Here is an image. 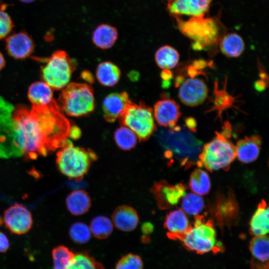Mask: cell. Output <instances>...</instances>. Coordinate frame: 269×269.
<instances>
[{
  "instance_id": "1",
  "label": "cell",
  "mask_w": 269,
  "mask_h": 269,
  "mask_svg": "<svg viewBox=\"0 0 269 269\" xmlns=\"http://www.w3.org/2000/svg\"><path fill=\"white\" fill-rule=\"evenodd\" d=\"M70 123L54 100L30 109L20 106L12 116L13 144L26 157L36 158L60 147L69 136Z\"/></svg>"
},
{
  "instance_id": "2",
  "label": "cell",
  "mask_w": 269,
  "mask_h": 269,
  "mask_svg": "<svg viewBox=\"0 0 269 269\" xmlns=\"http://www.w3.org/2000/svg\"><path fill=\"white\" fill-rule=\"evenodd\" d=\"M157 139L166 158H175L185 168L197 164L202 143L190 131L176 126L163 129L158 133Z\"/></svg>"
},
{
  "instance_id": "3",
  "label": "cell",
  "mask_w": 269,
  "mask_h": 269,
  "mask_svg": "<svg viewBox=\"0 0 269 269\" xmlns=\"http://www.w3.org/2000/svg\"><path fill=\"white\" fill-rule=\"evenodd\" d=\"M97 159L93 150L75 146L67 139L56 154V163L63 175L70 178L81 179Z\"/></svg>"
},
{
  "instance_id": "4",
  "label": "cell",
  "mask_w": 269,
  "mask_h": 269,
  "mask_svg": "<svg viewBox=\"0 0 269 269\" xmlns=\"http://www.w3.org/2000/svg\"><path fill=\"white\" fill-rule=\"evenodd\" d=\"M187 250L199 254L218 253L222 249L217 239V233L212 220L203 215H196L192 225L179 240Z\"/></svg>"
},
{
  "instance_id": "5",
  "label": "cell",
  "mask_w": 269,
  "mask_h": 269,
  "mask_svg": "<svg viewBox=\"0 0 269 269\" xmlns=\"http://www.w3.org/2000/svg\"><path fill=\"white\" fill-rule=\"evenodd\" d=\"M205 144L198 156L197 164L209 171L229 169L236 157L235 145L223 133Z\"/></svg>"
},
{
  "instance_id": "6",
  "label": "cell",
  "mask_w": 269,
  "mask_h": 269,
  "mask_svg": "<svg viewBox=\"0 0 269 269\" xmlns=\"http://www.w3.org/2000/svg\"><path fill=\"white\" fill-rule=\"evenodd\" d=\"M58 104L61 110L69 116L88 115L95 108L93 89L86 83L68 84L63 88Z\"/></svg>"
},
{
  "instance_id": "7",
  "label": "cell",
  "mask_w": 269,
  "mask_h": 269,
  "mask_svg": "<svg viewBox=\"0 0 269 269\" xmlns=\"http://www.w3.org/2000/svg\"><path fill=\"white\" fill-rule=\"evenodd\" d=\"M178 27L181 32L192 40V48L196 50L208 49L219 39V25L213 18L202 16L193 17L186 21L178 19Z\"/></svg>"
},
{
  "instance_id": "8",
  "label": "cell",
  "mask_w": 269,
  "mask_h": 269,
  "mask_svg": "<svg viewBox=\"0 0 269 269\" xmlns=\"http://www.w3.org/2000/svg\"><path fill=\"white\" fill-rule=\"evenodd\" d=\"M118 119L139 140L148 139L156 129L153 110L142 101L137 104L131 100Z\"/></svg>"
},
{
  "instance_id": "9",
  "label": "cell",
  "mask_w": 269,
  "mask_h": 269,
  "mask_svg": "<svg viewBox=\"0 0 269 269\" xmlns=\"http://www.w3.org/2000/svg\"><path fill=\"white\" fill-rule=\"evenodd\" d=\"M76 65L66 52L57 50L46 59L42 67V79L52 89H63L68 84Z\"/></svg>"
},
{
  "instance_id": "10",
  "label": "cell",
  "mask_w": 269,
  "mask_h": 269,
  "mask_svg": "<svg viewBox=\"0 0 269 269\" xmlns=\"http://www.w3.org/2000/svg\"><path fill=\"white\" fill-rule=\"evenodd\" d=\"M3 221L5 227L16 235L27 233L31 229L33 223L30 211L18 203H15L4 211Z\"/></svg>"
},
{
  "instance_id": "11",
  "label": "cell",
  "mask_w": 269,
  "mask_h": 269,
  "mask_svg": "<svg viewBox=\"0 0 269 269\" xmlns=\"http://www.w3.org/2000/svg\"><path fill=\"white\" fill-rule=\"evenodd\" d=\"M186 187L182 183L172 185L161 180L154 183L151 192L161 209H168L176 205L186 194Z\"/></svg>"
},
{
  "instance_id": "12",
  "label": "cell",
  "mask_w": 269,
  "mask_h": 269,
  "mask_svg": "<svg viewBox=\"0 0 269 269\" xmlns=\"http://www.w3.org/2000/svg\"><path fill=\"white\" fill-rule=\"evenodd\" d=\"M208 95V88L203 80L191 77L181 84L178 90V97L184 105L193 107L202 104Z\"/></svg>"
},
{
  "instance_id": "13",
  "label": "cell",
  "mask_w": 269,
  "mask_h": 269,
  "mask_svg": "<svg viewBox=\"0 0 269 269\" xmlns=\"http://www.w3.org/2000/svg\"><path fill=\"white\" fill-rule=\"evenodd\" d=\"M153 113L154 120L159 126L164 128L176 126L181 116L179 106L170 99L157 101L154 106Z\"/></svg>"
},
{
  "instance_id": "14",
  "label": "cell",
  "mask_w": 269,
  "mask_h": 269,
  "mask_svg": "<svg viewBox=\"0 0 269 269\" xmlns=\"http://www.w3.org/2000/svg\"><path fill=\"white\" fill-rule=\"evenodd\" d=\"M34 48L31 37L21 31L8 36L6 40V49L9 55L16 59H23L29 56Z\"/></svg>"
},
{
  "instance_id": "15",
  "label": "cell",
  "mask_w": 269,
  "mask_h": 269,
  "mask_svg": "<svg viewBox=\"0 0 269 269\" xmlns=\"http://www.w3.org/2000/svg\"><path fill=\"white\" fill-rule=\"evenodd\" d=\"M130 101L126 92L112 93L108 95L102 103V110L106 121L110 123L115 122Z\"/></svg>"
},
{
  "instance_id": "16",
  "label": "cell",
  "mask_w": 269,
  "mask_h": 269,
  "mask_svg": "<svg viewBox=\"0 0 269 269\" xmlns=\"http://www.w3.org/2000/svg\"><path fill=\"white\" fill-rule=\"evenodd\" d=\"M212 0H171L167 9L172 14L202 16L209 8Z\"/></svg>"
},
{
  "instance_id": "17",
  "label": "cell",
  "mask_w": 269,
  "mask_h": 269,
  "mask_svg": "<svg viewBox=\"0 0 269 269\" xmlns=\"http://www.w3.org/2000/svg\"><path fill=\"white\" fill-rule=\"evenodd\" d=\"M164 226L169 239L179 240L191 225L184 212L181 209H176L167 214Z\"/></svg>"
},
{
  "instance_id": "18",
  "label": "cell",
  "mask_w": 269,
  "mask_h": 269,
  "mask_svg": "<svg viewBox=\"0 0 269 269\" xmlns=\"http://www.w3.org/2000/svg\"><path fill=\"white\" fill-rule=\"evenodd\" d=\"M262 143V138L259 135L245 136L239 140L235 146L236 156L243 163L253 162L259 156Z\"/></svg>"
},
{
  "instance_id": "19",
  "label": "cell",
  "mask_w": 269,
  "mask_h": 269,
  "mask_svg": "<svg viewBox=\"0 0 269 269\" xmlns=\"http://www.w3.org/2000/svg\"><path fill=\"white\" fill-rule=\"evenodd\" d=\"M112 221L119 230L130 232L136 227L139 218L134 208L128 205H122L114 210L112 215Z\"/></svg>"
},
{
  "instance_id": "20",
  "label": "cell",
  "mask_w": 269,
  "mask_h": 269,
  "mask_svg": "<svg viewBox=\"0 0 269 269\" xmlns=\"http://www.w3.org/2000/svg\"><path fill=\"white\" fill-rule=\"evenodd\" d=\"M269 207L264 200L258 206L250 221V232L254 236L267 235L269 233Z\"/></svg>"
},
{
  "instance_id": "21",
  "label": "cell",
  "mask_w": 269,
  "mask_h": 269,
  "mask_svg": "<svg viewBox=\"0 0 269 269\" xmlns=\"http://www.w3.org/2000/svg\"><path fill=\"white\" fill-rule=\"evenodd\" d=\"M118 37L116 27L107 24L99 25L92 34V41L98 48L107 49L112 47Z\"/></svg>"
},
{
  "instance_id": "22",
  "label": "cell",
  "mask_w": 269,
  "mask_h": 269,
  "mask_svg": "<svg viewBox=\"0 0 269 269\" xmlns=\"http://www.w3.org/2000/svg\"><path fill=\"white\" fill-rule=\"evenodd\" d=\"M28 97L33 106H43L53 100L52 88L44 81L36 82L30 85Z\"/></svg>"
},
{
  "instance_id": "23",
  "label": "cell",
  "mask_w": 269,
  "mask_h": 269,
  "mask_svg": "<svg viewBox=\"0 0 269 269\" xmlns=\"http://www.w3.org/2000/svg\"><path fill=\"white\" fill-rule=\"evenodd\" d=\"M66 204L68 211L73 215H81L90 208L91 202L88 194L82 190H76L67 197Z\"/></svg>"
},
{
  "instance_id": "24",
  "label": "cell",
  "mask_w": 269,
  "mask_h": 269,
  "mask_svg": "<svg viewBox=\"0 0 269 269\" xmlns=\"http://www.w3.org/2000/svg\"><path fill=\"white\" fill-rule=\"evenodd\" d=\"M96 75L101 85L111 87L116 85L119 81L121 70L114 63L110 61H104L98 65Z\"/></svg>"
},
{
  "instance_id": "25",
  "label": "cell",
  "mask_w": 269,
  "mask_h": 269,
  "mask_svg": "<svg viewBox=\"0 0 269 269\" xmlns=\"http://www.w3.org/2000/svg\"><path fill=\"white\" fill-rule=\"evenodd\" d=\"M220 48L222 53L226 56L238 57L244 52L245 43L239 35L231 33L222 38L220 43Z\"/></svg>"
},
{
  "instance_id": "26",
  "label": "cell",
  "mask_w": 269,
  "mask_h": 269,
  "mask_svg": "<svg viewBox=\"0 0 269 269\" xmlns=\"http://www.w3.org/2000/svg\"><path fill=\"white\" fill-rule=\"evenodd\" d=\"M154 57L159 68L163 70H169L174 68L178 64L179 54L172 47L164 45L156 51Z\"/></svg>"
},
{
  "instance_id": "27",
  "label": "cell",
  "mask_w": 269,
  "mask_h": 269,
  "mask_svg": "<svg viewBox=\"0 0 269 269\" xmlns=\"http://www.w3.org/2000/svg\"><path fill=\"white\" fill-rule=\"evenodd\" d=\"M189 186L195 194L204 195L208 194L211 188L209 176L207 172L200 169H195L191 174Z\"/></svg>"
},
{
  "instance_id": "28",
  "label": "cell",
  "mask_w": 269,
  "mask_h": 269,
  "mask_svg": "<svg viewBox=\"0 0 269 269\" xmlns=\"http://www.w3.org/2000/svg\"><path fill=\"white\" fill-rule=\"evenodd\" d=\"M269 245L267 235L254 236L249 246L253 259L261 263H269Z\"/></svg>"
},
{
  "instance_id": "29",
  "label": "cell",
  "mask_w": 269,
  "mask_h": 269,
  "mask_svg": "<svg viewBox=\"0 0 269 269\" xmlns=\"http://www.w3.org/2000/svg\"><path fill=\"white\" fill-rule=\"evenodd\" d=\"M90 229L91 233L96 238L106 239L109 237L113 232V222L107 217L98 216L91 221Z\"/></svg>"
},
{
  "instance_id": "30",
  "label": "cell",
  "mask_w": 269,
  "mask_h": 269,
  "mask_svg": "<svg viewBox=\"0 0 269 269\" xmlns=\"http://www.w3.org/2000/svg\"><path fill=\"white\" fill-rule=\"evenodd\" d=\"M114 137L118 146L124 150L134 148L137 141L136 134L128 127L122 126L115 131Z\"/></svg>"
},
{
  "instance_id": "31",
  "label": "cell",
  "mask_w": 269,
  "mask_h": 269,
  "mask_svg": "<svg viewBox=\"0 0 269 269\" xmlns=\"http://www.w3.org/2000/svg\"><path fill=\"white\" fill-rule=\"evenodd\" d=\"M68 269H104L103 265L86 252L74 254Z\"/></svg>"
},
{
  "instance_id": "32",
  "label": "cell",
  "mask_w": 269,
  "mask_h": 269,
  "mask_svg": "<svg viewBox=\"0 0 269 269\" xmlns=\"http://www.w3.org/2000/svg\"><path fill=\"white\" fill-rule=\"evenodd\" d=\"M182 210L190 215H199L204 208V201L202 197L195 193H188L182 197L181 202Z\"/></svg>"
},
{
  "instance_id": "33",
  "label": "cell",
  "mask_w": 269,
  "mask_h": 269,
  "mask_svg": "<svg viewBox=\"0 0 269 269\" xmlns=\"http://www.w3.org/2000/svg\"><path fill=\"white\" fill-rule=\"evenodd\" d=\"M74 254L67 247L59 246L52 251L53 262V269H68Z\"/></svg>"
},
{
  "instance_id": "34",
  "label": "cell",
  "mask_w": 269,
  "mask_h": 269,
  "mask_svg": "<svg viewBox=\"0 0 269 269\" xmlns=\"http://www.w3.org/2000/svg\"><path fill=\"white\" fill-rule=\"evenodd\" d=\"M69 234L73 242L78 244L87 243L91 236L90 228L82 222L73 223L70 227Z\"/></svg>"
},
{
  "instance_id": "35",
  "label": "cell",
  "mask_w": 269,
  "mask_h": 269,
  "mask_svg": "<svg viewBox=\"0 0 269 269\" xmlns=\"http://www.w3.org/2000/svg\"><path fill=\"white\" fill-rule=\"evenodd\" d=\"M143 262L141 258L134 254L123 256L117 263L115 269H142Z\"/></svg>"
},
{
  "instance_id": "36",
  "label": "cell",
  "mask_w": 269,
  "mask_h": 269,
  "mask_svg": "<svg viewBox=\"0 0 269 269\" xmlns=\"http://www.w3.org/2000/svg\"><path fill=\"white\" fill-rule=\"evenodd\" d=\"M223 202L219 203L218 210L219 211L216 212V214H218V217L221 218L222 223L228 221V218H230L228 215L231 217H233V215H236L237 213V205L235 203L233 199L230 200L229 198L225 199ZM220 220V221H221Z\"/></svg>"
},
{
  "instance_id": "37",
  "label": "cell",
  "mask_w": 269,
  "mask_h": 269,
  "mask_svg": "<svg viewBox=\"0 0 269 269\" xmlns=\"http://www.w3.org/2000/svg\"><path fill=\"white\" fill-rule=\"evenodd\" d=\"M3 9H0V39L7 36L14 26L10 16Z\"/></svg>"
},
{
  "instance_id": "38",
  "label": "cell",
  "mask_w": 269,
  "mask_h": 269,
  "mask_svg": "<svg viewBox=\"0 0 269 269\" xmlns=\"http://www.w3.org/2000/svg\"><path fill=\"white\" fill-rule=\"evenodd\" d=\"M9 242L6 236L0 231V253H5L9 248Z\"/></svg>"
},
{
  "instance_id": "39",
  "label": "cell",
  "mask_w": 269,
  "mask_h": 269,
  "mask_svg": "<svg viewBox=\"0 0 269 269\" xmlns=\"http://www.w3.org/2000/svg\"><path fill=\"white\" fill-rule=\"evenodd\" d=\"M81 135V131L76 126L71 127L70 128L69 136L73 139H78Z\"/></svg>"
},
{
  "instance_id": "40",
  "label": "cell",
  "mask_w": 269,
  "mask_h": 269,
  "mask_svg": "<svg viewBox=\"0 0 269 269\" xmlns=\"http://www.w3.org/2000/svg\"><path fill=\"white\" fill-rule=\"evenodd\" d=\"M251 269H269V263H261L253 260Z\"/></svg>"
},
{
  "instance_id": "41",
  "label": "cell",
  "mask_w": 269,
  "mask_h": 269,
  "mask_svg": "<svg viewBox=\"0 0 269 269\" xmlns=\"http://www.w3.org/2000/svg\"><path fill=\"white\" fill-rule=\"evenodd\" d=\"M82 78L87 82L92 83L94 82V78L92 74L89 71H83L81 74Z\"/></svg>"
},
{
  "instance_id": "42",
  "label": "cell",
  "mask_w": 269,
  "mask_h": 269,
  "mask_svg": "<svg viewBox=\"0 0 269 269\" xmlns=\"http://www.w3.org/2000/svg\"><path fill=\"white\" fill-rule=\"evenodd\" d=\"M142 231L145 234H149L153 230V226L149 223L144 224L142 228Z\"/></svg>"
},
{
  "instance_id": "43",
  "label": "cell",
  "mask_w": 269,
  "mask_h": 269,
  "mask_svg": "<svg viewBox=\"0 0 269 269\" xmlns=\"http://www.w3.org/2000/svg\"><path fill=\"white\" fill-rule=\"evenodd\" d=\"M5 61L2 54L0 52V70L4 67Z\"/></svg>"
},
{
  "instance_id": "44",
  "label": "cell",
  "mask_w": 269,
  "mask_h": 269,
  "mask_svg": "<svg viewBox=\"0 0 269 269\" xmlns=\"http://www.w3.org/2000/svg\"><path fill=\"white\" fill-rule=\"evenodd\" d=\"M20 1L24 3H30L34 1L35 0H19Z\"/></svg>"
},
{
  "instance_id": "45",
  "label": "cell",
  "mask_w": 269,
  "mask_h": 269,
  "mask_svg": "<svg viewBox=\"0 0 269 269\" xmlns=\"http://www.w3.org/2000/svg\"><path fill=\"white\" fill-rule=\"evenodd\" d=\"M1 0H0V2H1Z\"/></svg>"
}]
</instances>
